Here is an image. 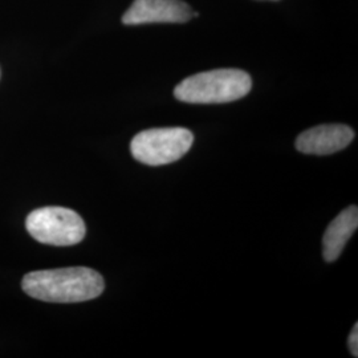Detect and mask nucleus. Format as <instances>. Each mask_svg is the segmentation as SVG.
Here are the masks:
<instances>
[{
  "mask_svg": "<svg viewBox=\"0 0 358 358\" xmlns=\"http://www.w3.org/2000/svg\"><path fill=\"white\" fill-rule=\"evenodd\" d=\"M192 17V7L182 0H134L122 16L125 26L153 23H187Z\"/></svg>",
  "mask_w": 358,
  "mask_h": 358,
  "instance_id": "5",
  "label": "nucleus"
},
{
  "mask_svg": "<svg viewBox=\"0 0 358 358\" xmlns=\"http://www.w3.org/2000/svg\"><path fill=\"white\" fill-rule=\"evenodd\" d=\"M22 288L28 296L45 303H83L103 294V276L88 267L43 269L27 273Z\"/></svg>",
  "mask_w": 358,
  "mask_h": 358,
  "instance_id": "1",
  "label": "nucleus"
},
{
  "mask_svg": "<svg viewBox=\"0 0 358 358\" xmlns=\"http://www.w3.org/2000/svg\"><path fill=\"white\" fill-rule=\"evenodd\" d=\"M251 88L252 80L247 72L224 68L185 78L174 90V96L189 103H232L243 99Z\"/></svg>",
  "mask_w": 358,
  "mask_h": 358,
  "instance_id": "2",
  "label": "nucleus"
},
{
  "mask_svg": "<svg viewBox=\"0 0 358 358\" xmlns=\"http://www.w3.org/2000/svg\"><path fill=\"white\" fill-rule=\"evenodd\" d=\"M26 227L35 241L56 247L78 244L87 234L85 223L76 211L57 206L32 211L27 217Z\"/></svg>",
  "mask_w": 358,
  "mask_h": 358,
  "instance_id": "3",
  "label": "nucleus"
},
{
  "mask_svg": "<svg viewBox=\"0 0 358 358\" xmlns=\"http://www.w3.org/2000/svg\"><path fill=\"white\" fill-rule=\"evenodd\" d=\"M358 227V208L349 206L332 220L324 234L322 254L328 263L337 260Z\"/></svg>",
  "mask_w": 358,
  "mask_h": 358,
  "instance_id": "7",
  "label": "nucleus"
},
{
  "mask_svg": "<svg viewBox=\"0 0 358 358\" xmlns=\"http://www.w3.org/2000/svg\"><path fill=\"white\" fill-rule=\"evenodd\" d=\"M349 349L353 357H358V324H356L349 336Z\"/></svg>",
  "mask_w": 358,
  "mask_h": 358,
  "instance_id": "8",
  "label": "nucleus"
},
{
  "mask_svg": "<svg viewBox=\"0 0 358 358\" xmlns=\"http://www.w3.org/2000/svg\"><path fill=\"white\" fill-rule=\"evenodd\" d=\"M194 142L189 129H148L138 133L130 142V152L138 162L161 166L180 159Z\"/></svg>",
  "mask_w": 358,
  "mask_h": 358,
  "instance_id": "4",
  "label": "nucleus"
},
{
  "mask_svg": "<svg viewBox=\"0 0 358 358\" xmlns=\"http://www.w3.org/2000/svg\"><path fill=\"white\" fill-rule=\"evenodd\" d=\"M355 138L353 129L332 124L308 129L296 140V149L304 154L328 155L348 148Z\"/></svg>",
  "mask_w": 358,
  "mask_h": 358,
  "instance_id": "6",
  "label": "nucleus"
}]
</instances>
